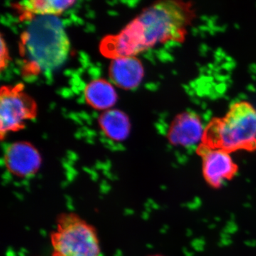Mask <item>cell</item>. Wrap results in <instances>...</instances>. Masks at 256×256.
I'll return each mask as SVG.
<instances>
[{
  "mask_svg": "<svg viewBox=\"0 0 256 256\" xmlns=\"http://www.w3.org/2000/svg\"><path fill=\"white\" fill-rule=\"evenodd\" d=\"M196 18L192 2L162 1L143 10L119 34L105 37L100 50L107 58L136 56L158 44L186 40Z\"/></svg>",
  "mask_w": 256,
  "mask_h": 256,
  "instance_id": "6da1fadb",
  "label": "cell"
},
{
  "mask_svg": "<svg viewBox=\"0 0 256 256\" xmlns=\"http://www.w3.org/2000/svg\"><path fill=\"white\" fill-rule=\"evenodd\" d=\"M70 47L64 24L58 16L32 18L20 42L24 75L37 76L60 68L68 58Z\"/></svg>",
  "mask_w": 256,
  "mask_h": 256,
  "instance_id": "7a4b0ae2",
  "label": "cell"
},
{
  "mask_svg": "<svg viewBox=\"0 0 256 256\" xmlns=\"http://www.w3.org/2000/svg\"><path fill=\"white\" fill-rule=\"evenodd\" d=\"M202 144L228 153L256 151V110L249 102L234 104L224 118H215L207 126Z\"/></svg>",
  "mask_w": 256,
  "mask_h": 256,
  "instance_id": "3957f363",
  "label": "cell"
},
{
  "mask_svg": "<svg viewBox=\"0 0 256 256\" xmlns=\"http://www.w3.org/2000/svg\"><path fill=\"white\" fill-rule=\"evenodd\" d=\"M50 239L52 256H101L97 230L76 214L58 216Z\"/></svg>",
  "mask_w": 256,
  "mask_h": 256,
  "instance_id": "277c9868",
  "label": "cell"
},
{
  "mask_svg": "<svg viewBox=\"0 0 256 256\" xmlns=\"http://www.w3.org/2000/svg\"><path fill=\"white\" fill-rule=\"evenodd\" d=\"M36 102L25 92L23 84L4 86L0 90V138L24 129L26 122L36 118Z\"/></svg>",
  "mask_w": 256,
  "mask_h": 256,
  "instance_id": "5b68a950",
  "label": "cell"
},
{
  "mask_svg": "<svg viewBox=\"0 0 256 256\" xmlns=\"http://www.w3.org/2000/svg\"><path fill=\"white\" fill-rule=\"evenodd\" d=\"M196 152L202 158L204 178L210 188H222L238 173V165L227 152L210 149L201 143Z\"/></svg>",
  "mask_w": 256,
  "mask_h": 256,
  "instance_id": "8992f818",
  "label": "cell"
},
{
  "mask_svg": "<svg viewBox=\"0 0 256 256\" xmlns=\"http://www.w3.org/2000/svg\"><path fill=\"white\" fill-rule=\"evenodd\" d=\"M6 170L15 178H28L38 173L42 158L38 150L28 142H16L10 144L4 152Z\"/></svg>",
  "mask_w": 256,
  "mask_h": 256,
  "instance_id": "52a82bcc",
  "label": "cell"
},
{
  "mask_svg": "<svg viewBox=\"0 0 256 256\" xmlns=\"http://www.w3.org/2000/svg\"><path fill=\"white\" fill-rule=\"evenodd\" d=\"M204 131L202 120L192 112H184L174 118L168 133L170 144L174 146H194L202 141Z\"/></svg>",
  "mask_w": 256,
  "mask_h": 256,
  "instance_id": "ba28073f",
  "label": "cell"
},
{
  "mask_svg": "<svg viewBox=\"0 0 256 256\" xmlns=\"http://www.w3.org/2000/svg\"><path fill=\"white\" fill-rule=\"evenodd\" d=\"M112 82L124 90H132L139 86L144 76L142 62L136 56H124L112 60L109 68Z\"/></svg>",
  "mask_w": 256,
  "mask_h": 256,
  "instance_id": "9c48e42d",
  "label": "cell"
},
{
  "mask_svg": "<svg viewBox=\"0 0 256 256\" xmlns=\"http://www.w3.org/2000/svg\"><path fill=\"white\" fill-rule=\"evenodd\" d=\"M75 3V1L60 0H28L18 3L15 8L23 20H32L36 16H60Z\"/></svg>",
  "mask_w": 256,
  "mask_h": 256,
  "instance_id": "30bf717a",
  "label": "cell"
},
{
  "mask_svg": "<svg viewBox=\"0 0 256 256\" xmlns=\"http://www.w3.org/2000/svg\"><path fill=\"white\" fill-rule=\"evenodd\" d=\"M85 98L87 104L98 110H109L118 100V94L114 86L104 79H96L86 87Z\"/></svg>",
  "mask_w": 256,
  "mask_h": 256,
  "instance_id": "8fae6325",
  "label": "cell"
},
{
  "mask_svg": "<svg viewBox=\"0 0 256 256\" xmlns=\"http://www.w3.org/2000/svg\"><path fill=\"white\" fill-rule=\"evenodd\" d=\"M98 122L104 134L114 142H124L129 137L130 122L122 111L116 109L106 111L99 117Z\"/></svg>",
  "mask_w": 256,
  "mask_h": 256,
  "instance_id": "7c38bea8",
  "label": "cell"
},
{
  "mask_svg": "<svg viewBox=\"0 0 256 256\" xmlns=\"http://www.w3.org/2000/svg\"><path fill=\"white\" fill-rule=\"evenodd\" d=\"M10 60L9 50L2 35H1V52H0V69L3 72L9 65Z\"/></svg>",
  "mask_w": 256,
  "mask_h": 256,
  "instance_id": "4fadbf2b",
  "label": "cell"
},
{
  "mask_svg": "<svg viewBox=\"0 0 256 256\" xmlns=\"http://www.w3.org/2000/svg\"><path fill=\"white\" fill-rule=\"evenodd\" d=\"M163 256L156 255V256Z\"/></svg>",
  "mask_w": 256,
  "mask_h": 256,
  "instance_id": "5bb4252c",
  "label": "cell"
}]
</instances>
